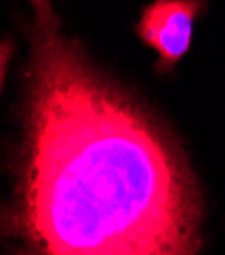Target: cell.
Masks as SVG:
<instances>
[{
    "instance_id": "obj_2",
    "label": "cell",
    "mask_w": 225,
    "mask_h": 255,
    "mask_svg": "<svg viewBox=\"0 0 225 255\" xmlns=\"http://www.w3.org/2000/svg\"><path fill=\"white\" fill-rule=\"evenodd\" d=\"M205 0H154L136 24V35L158 55L156 69L169 71L187 55Z\"/></svg>"
},
{
    "instance_id": "obj_1",
    "label": "cell",
    "mask_w": 225,
    "mask_h": 255,
    "mask_svg": "<svg viewBox=\"0 0 225 255\" xmlns=\"http://www.w3.org/2000/svg\"><path fill=\"white\" fill-rule=\"evenodd\" d=\"M16 255H197L201 203L173 138L30 0Z\"/></svg>"
}]
</instances>
